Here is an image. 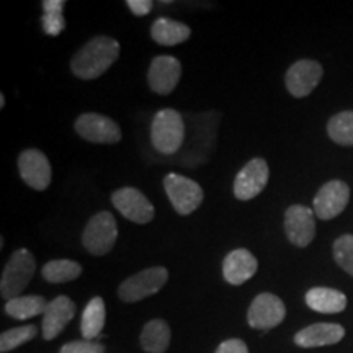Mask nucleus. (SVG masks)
<instances>
[{"mask_svg":"<svg viewBox=\"0 0 353 353\" xmlns=\"http://www.w3.org/2000/svg\"><path fill=\"white\" fill-rule=\"evenodd\" d=\"M126 6L130 7V10L138 17L148 15V13L152 10L151 0H128Z\"/></svg>","mask_w":353,"mask_h":353,"instance_id":"31","label":"nucleus"},{"mask_svg":"<svg viewBox=\"0 0 353 353\" xmlns=\"http://www.w3.org/2000/svg\"><path fill=\"white\" fill-rule=\"evenodd\" d=\"M34 270H37V262L33 254L26 249L15 250L2 272V280H0L2 298H6L7 301L19 298L21 291L32 281Z\"/></svg>","mask_w":353,"mask_h":353,"instance_id":"3","label":"nucleus"},{"mask_svg":"<svg viewBox=\"0 0 353 353\" xmlns=\"http://www.w3.org/2000/svg\"><path fill=\"white\" fill-rule=\"evenodd\" d=\"M118 237L117 219L108 211L92 216L82 234V244L95 257L107 255L113 249Z\"/></svg>","mask_w":353,"mask_h":353,"instance_id":"4","label":"nucleus"},{"mask_svg":"<svg viewBox=\"0 0 353 353\" xmlns=\"http://www.w3.org/2000/svg\"><path fill=\"white\" fill-rule=\"evenodd\" d=\"M82 265L74 262V260L59 259L51 260L43 267L41 275L50 283H65V281H72L81 276Z\"/></svg>","mask_w":353,"mask_h":353,"instance_id":"24","label":"nucleus"},{"mask_svg":"<svg viewBox=\"0 0 353 353\" xmlns=\"http://www.w3.org/2000/svg\"><path fill=\"white\" fill-rule=\"evenodd\" d=\"M112 203L114 208L132 223L145 224L151 223L154 218L152 203L138 188L125 187L117 190L112 195Z\"/></svg>","mask_w":353,"mask_h":353,"instance_id":"9","label":"nucleus"},{"mask_svg":"<svg viewBox=\"0 0 353 353\" xmlns=\"http://www.w3.org/2000/svg\"><path fill=\"white\" fill-rule=\"evenodd\" d=\"M190 34H192L190 26L170 19H157L151 28L152 39L162 46H176V44L185 43Z\"/></svg>","mask_w":353,"mask_h":353,"instance_id":"20","label":"nucleus"},{"mask_svg":"<svg viewBox=\"0 0 353 353\" xmlns=\"http://www.w3.org/2000/svg\"><path fill=\"white\" fill-rule=\"evenodd\" d=\"M327 132L334 143L353 145V112H342L330 118Z\"/></svg>","mask_w":353,"mask_h":353,"instance_id":"25","label":"nucleus"},{"mask_svg":"<svg viewBox=\"0 0 353 353\" xmlns=\"http://www.w3.org/2000/svg\"><path fill=\"white\" fill-rule=\"evenodd\" d=\"M259 262L247 249H236L223 262V275L229 285H242L257 273Z\"/></svg>","mask_w":353,"mask_h":353,"instance_id":"17","label":"nucleus"},{"mask_svg":"<svg viewBox=\"0 0 353 353\" xmlns=\"http://www.w3.org/2000/svg\"><path fill=\"white\" fill-rule=\"evenodd\" d=\"M169 280V272L164 267H151L144 268L136 275L126 278L118 288V296L125 303H138L141 299H145L157 291L162 290V286Z\"/></svg>","mask_w":353,"mask_h":353,"instance_id":"5","label":"nucleus"},{"mask_svg":"<svg viewBox=\"0 0 353 353\" xmlns=\"http://www.w3.org/2000/svg\"><path fill=\"white\" fill-rule=\"evenodd\" d=\"M322 74V65L312 59H303L294 63L288 69L285 77V83L288 92L296 99L307 97L314 88L319 85Z\"/></svg>","mask_w":353,"mask_h":353,"instance_id":"12","label":"nucleus"},{"mask_svg":"<svg viewBox=\"0 0 353 353\" xmlns=\"http://www.w3.org/2000/svg\"><path fill=\"white\" fill-rule=\"evenodd\" d=\"M38 329L34 325H20V327L10 329L0 335V352H10L13 348L23 345V343L33 341L37 337Z\"/></svg>","mask_w":353,"mask_h":353,"instance_id":"27","label":"nucleus"},{"mask_svg":"<svg viewBox=\"0 0 353 353\" xmlns=\"http://www.w3.org/2000/svg\"><path fill=\"white\" fill-rule=\"evenodd\" d=\"M120 56V43L110 37H97L83 44L72 61L70 69L74 76L83 81H92L103 76Z\"/></svg>","mask_w":353,"mask_h":353,"instance_id":"1","label":"nucleus"},{"mask_svg":"<svg viewBox=\"0 0 353 353\" xmlns=\"http://www.w3.org/2000/svg\"><path fill=\"white\" fill-rule=\"evenodd\" d=\"M167 196L179 214L187 216L193 213L203 203L205 193L195 180L179 174H169L164 179Z\"/></svg>","mask_w":353,"mask_h":353,"instance_id":"6","label":"nucleus"},{"mask_svg":"<svg viewBox=\"0 0 353 353\" xmlns=\"http://www.w3.org/2000/svg\"><path fill=\"white\" fill-rule=\"evenodd\" d=\"M64 0H44L43 2V30L50 37H57L64 30L65 21L63 17Z\"/></svg>","mask_w":353,"mask_h":353,"instance_id":"26","label":"nucleus"},{"mask_svg":"<svg viewBox=\"0 0 353 353\" xmlns=\"http://www.w3.org/2000/svg\"><path fill=\"white\" fill-rule=\"evenodd\" d=\"M216 353H249V348L241 339H229L221 343Z\"/></svg>","mask_w":353,"mask_h":353,"instance_id":"30","label":"nucleus"},{"mask_svg":"<svg viewBox=\"0 0 353 353\" xmlns=\"http://www.w3.org/2000/svg\"><path fill=\"white\" fill-rule=\"evenodd\" d=\"M3 107H6V95L0 94V108H3Z\"/></svg>","mask_w":353,"mask_h":353,"instance_id":"32","label":"nucleus"},{"mask_svg":"<svg viewBox=\"0 0 353 353\" xmlns=\"http://www.w3.org/2000/svg\"><path fill=\"white\" fill-rule=\"evenodd\" d=\"M76 314V304L68 296H57L48 303L46 312L43 314V339L52 341L65 329Z\"/></svg>","mask_w":353,"mask_h":353,"instance_id":"16","label":"nucleus"},{"mask_svg":"<svg viewBox=\"0 0 353 353\" xmlns=\"http://www.w3.org/2000/svg\"><path fill=\"white\" fill-rule=\"evenodd\" d=\"M46 307L48 303L43 296L30 294V296H19L7 301L6 312L10 317H13V319L25 321L38 314H44V312H46Z\"/></svg>","mask_w":353,"mask_h":353,"instance_id":"23","label":"nucleus"},{"mask_svg":"<svg viewBox=\"0 0 353 353\" xmlns=\"http://www.w3.org/2000/svg\"><path fill=\"white\" fill-rule=\"evenodd\" d=\"M59 353H105V347L92 341H74L63 345Z\"/></svg>","mask_w":353,"mask_h":353,"instance_id":"29","label":"nucleus"},{"mask_svg":"<svg viewBox=\"0 0 353 353\" xmlns=\"http://www.w3.org/2000/svg\"><path fill=\"white\" fill-rule=\"evenodd\" d=\"M19 170L23 182L33 190H46L51 183V164L38 149H26L19 157Z\"/></svg>","mask_w":353,"mask_h":353,"instance_id":"14","label":"nucleus"},{"mask_svg":"<svg viewBox=\"0 0 353 353\" xmlns=\"http://www.w3.org/2000/svg\"><path fill=\"white\" fill-rule=\"evenodd\" d=\"M187 138V125L176 110L164 108L156 113L151 125V141L156 151L174 156L183 148Z\"/></svg>","mask_w":353,"mask_h":353,"instance_id":"2","label":"nucleus"},{"mask_svg":"<svg viewBox=\"0 0 353 353\" xmlns=\"http://www.w3.org/2000/svg\"><path fill=\"white\" fill-rule=\"evenodd\" d=\"M306 304L322 314H337L347 307V296L339 290L317 286L306 293Z\"/></svg>","mask_w":353,"mask_h":353,"instance_id":"19","label":"nucleus"},{"mask_svg":"<svg viewBox=\"0 0 353 353\" xmlns=\"http://www.w3.org/2000/svg\"><path fill=\"white\" fill-rule=\"evenodd\" d=\"M268 164L263 159H252V161L237 174L234 180V195L237 200L249 201L262 193L265 185L268 183Z\"/></svg>","mask_w":353,"mask_h":353,"instance_id":"10","label":"nucleus"},{"mask_svg":"<svg viewBox=\"0 0 353 353\" xmlns=\"http://www.w3.org/2000/svg\"><path fill=\"white\" fill-rule=\"evenodd\" d=\"M286 307L280 298L272 293H262L254 299L247 312V321L252 329L270 330L283 322Z\"/></svg>","mask_w":353,"mask_h":353,"instance_id":"8","label":"nucleus"},{"mask_svg":"<svg viewBox=\"0 0 353 353\" xmlns=\"http://www.w3.org/2000/svg\"><path fill=\"white\" fill-rule=\"evenodd\" d=\"M345 335V329L341 324H312L304 327L294 335V343L301 348H314L334 345L341 342Z\"/></svg>","mask_w":353,"mask_h":353,"instance_id":"18","label":"nucleus"},{"mask_svg":"<svg viewBox=\"0 0 353 353\" xmlns=\"http://www.w3.org/2000/svg\"><path fill=\"white\" fill-rule=\"evenodd\" d=\"M182 76V65L174 56H157L149 65L148 81L152 92L159 95H169L174 92Z\"/></svg>","mask_w":353,"mask_h":353,"instance_id":"15","label":"nucleus"},{"mask_svg":"<svg viewBox=\"0 0 353 353\" xmlns=\"http://www.w3.org/2000/svg\"><path fill=\"white\" fill-rule=\"evenodd\" d=\"M76 132L95 144H114L121 141V130L112 118L99 113H83L76 121Z\"/></svg>","mask_w":353,"mask_h":353,"instance_id":"7","label":"nucleus"},{"mask_svg":"<svg viewBox=\"0 0 353 353\" xmlns=\"http://www.w3.org/2000/svg\"><path fill=\"white\" fill-rule=\"evenodd\" d=\"M105 319H107L105 301L100 296L92 298L82 312L81 330L83 335V341H92V339L100 337L105 325Z\"/></svg>","mask_w":353,"mask_h":353,"instance_id":"22","label":"nucleus"},{"mask_svg":"<svg viewBox=\"0 0 353 353\" xmlns=\"http://www.w3.org/2000/svg\"><path fill=\"white\" fill-rule=\"evenodd\" d=\"M350 188L342 180H330L322 185L314 198V213L321 219H334L347 208Z\"/></svg>","mask_w":353,"mask_h":353,"instance_id":"13","label":"nucleus"},{"mask_svg":"<svg viewBox=\"0 0 353 353\" xmlns=\"http://www.w3.org/2000/svg\"><path fill=\"white\" fill-rule=\"evenodd\" d=\"M334 259L347 273L353 276V236L345 234L334 242Z\"/></svg>","mask_w":353,"mask_h":353,"instance_id":"28","label":"nucleus"},{"mask_svg":"<svg viewBox=\"0 0 353 353\" xmlns=\"http://www.w3.org/2000/svg\"><path fill=\"white\" fill-rule=\"evenodd\" d=\"M141 347L148 353H165L170 345V327L165 321L154 319L141 332Z\"/></svg>","mask_w":353,"mask_h":353,"instance_id":"21","label":"nucleus"},{"mask_svg":"<svg viewBox=\"0 0 353 353\" xmlns=\"http://www.w3.org/2000/svg\"><path fill=\"white\" fill-rule=\"evenodd\" d=\"M285 232L291 244L307 247L316 236L314 211L303 205L290 206L285 213Z\"/></svg>","mask_w":353,"mask_h":353,"instance_id":"11","label":"nucleus"}]
</instances>
